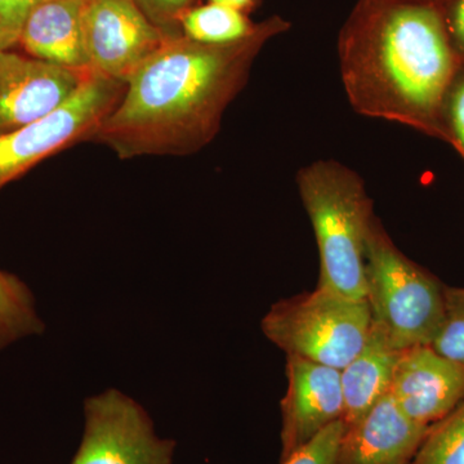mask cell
I'll return each instance as SVG.
<instances>
[{"label": "cell", "mask_w": 464, "mask_h": 464, "mask_svg": "<svg viewBox=\"0 0 464 464\" xmlns=\"http://www.w3.org/2000/svg\"><path fill=\"white\" fill-rule=\"evenodd\" d=\"M289 27L282 17H271L230 44L170 35L128 82L91 141L109 146L121 159L199 151L218 133L262 47Z\"/></svg>", "instance_id": "obj_1"}, {"label": "cell", "mask_w": 464, "mask_h": 464, "mask_svg": "<svg viewBox=\"0 0 464 464\" xmlns=\"http://www.w3.org/2000/svg\"><path fill=\"white\" fill-rule=\"evenodd\" d=\"M340 57L357 112L409 125L450 145L444 105L463 63L439 5L360 0L342 29Z\"/></svg>", "instance_id": "obj_2"}, {"label": "cell", "mask_w": 464, "mask_h": 464, "mask_svg": "<svg viewBox=\"0 0 464 464\" xmlns=\"http://www.w3.org/2000/svg\"><path fill=\"white\" fill-rule=\"evenodd\" d=\"M298 188L317 241L319 288L365 299L366 243L373 208L362 179L333 161H317L298 174Z\"/></svg>", "instance_id": "obj_3"}, {"label": "cell", "mask_w": 464, "mask_h": 464, "mask_svg": "<svg viewBox=\"0 0 464 464\" xmlns=\"http://www.w3.org/2000/svg\"><path fill=\"white\" fill-rule=\"evenodd\" d=\"M372 326L396 351L430 346L444 314V286L405 257L373 219L366 243V295Z\"/></svg>", "instance_id": "obj_4"}, {"label": "cell", "mask_w": 464, "mask_h": 464, "mask_svg": "<svg viewBox=\"0 0 464 464\" xmlns=\"http://www.w3.org/2000/svg\"><path fill=\"white\" fill-rule=\"evenodd\" d=\"M372 328L365 299L319 288L276 302L262 331L286 356L341 371L362 350Z\"/></svg>", "instance_id": "obj_5"}, {"label": "cell", "mask_w": 464, "mask_h": 464, "mask_svg": "<svg viewBox=\"0 0 464 464\" xmlns=\"http://www.w3.org/2000/svg\"><path fill=\"white\" fill-rule=\"evenodd\" d=\"M127 84L91 70L78 92L50 115L0 136V190L39 161L74 143L91 141L121 102Z\"/></svg>", "instance_id": "obj_6"}, {"label": "cell", "mask_w": 464, "mask_h": 464, "mask_svg": "<svg viewBox=\"0 0 464 464\" xmlns=\"http://www.w3.org/2000/svg\"><path fill=\"white\" fill-rule=\"evenodd\" d=\"M84 413L72 464H172L176 442L159 438L142 406L119 391L88 399Z\"/></svg>", "instance_id": "obj_7"}, {"label": "cell", "mask_w": 464, "mask_h": 464, "mask_svg": "<svg viewBox=\"0 0 464 464\" xmlns=\"http://www.w3.org/2000/svg\"><path fill=\"white\" fill-rule=\"evenodd\" d=\"M85 52L93 72L127 84L170 35L133 0H87Z\"/></svg>", "instance_id": "obj_8"}, {"label": "cell", "mask_w": 464, "mask_h": 464, "mask_svg": "<svg viewBox=\"0 0 464 464\" xmlns=\"http://www.w3.org/2000/svg\"><path fill=\"white\" fill-rule=\"evenodd\" d=\"M92 69L72 70L0 51V136L41 121L72 99Z\"/></svg>", "instance_id": "obj_9"}, {"label": "cell", "mask_w": 464, "mask_h": 464, "mask_svg": "<svg viewBox=\"0 0 464 464\" xmlns=\"http://www.w3.org/2000/svg\"><path fill=\"white\" fill-rule=\"evenodd\" d=\"M288 389L282 401V462L338 420H343L341 373L331 366L286 356Z\"/></svg>", "instance_id": "obj_10"}, {"label": "cell", "mask_w": 464, "mask_h": 464, "mask_svg": "<svg viewBox=\"0 0 464 464\" xmlns=\"http://www.w3.org/2000/svg\"><path fill=\"white\" fill-rule=\"evenodd\" d=\"M389 395L415 423L432 426L464 400V368L430 346L401 351Z\"/></svg>", "instance_id": "obj_11"}, {"label": "cell", "mask_w": 464, "mask_h": 464, "mask_svg": "<svg viewBox=\"0 0 464 464\" xmlns=\"http://www.w3.org/2000/svg\"><path fill=\"white\" fill-rule=\"evenodd\" d=\"M427 431L429 427L415 423L386 395L346 426L334 464H409Z\"/></svg>", "instance_id": "obj_12"}, {"label": "cell", "mask_w": 464, "mask_h": 464, "mask_svg": "<svg viewBox=\"0 0 464 464\" xmlns=\"http://www.w3.org/2000/svg\"><path fill=\"white\" fill-rule=\"evenodd\" d=\"M87 0H47L24 24L18 44L29 56L72 70H88L83 35Z\"/></svg>", "instance_id": "obj_13"}, {"label": "cell", "mask_w": 464, "mask_h": 464, "mask_svg": "<svg viewBox=\"0 0 464 464\" xmlns=\"http://www.w3.org/2000/svg\"><path fill=\"white\" fill-rule=\"evenodd\" d=\"M400 351L391 347L382 333L372 326L362 350L340 371L346 426L362 420L389 395Z\"/></svg>", "instance_id": "obj_14"}, {"label": "cell", "mask_w": 464, "mask_h": 464, "mask_svg": "<svg viewBox=\"0 0 464 464\" xmlns=\"http://www.w3.org/2000/svg\"><path fill=\"white\" fill-rule=\"evenodd\" d=\"M183 35L204 44H230L243 41L257 29L243 12L208 3L201 7L190 8L179 20Z\"/></svg>", "instance_id": "obj_15"}, {"label": "cell", "mask_w": 464, "mask_h": 464, "mask_svg": "<svg viewBox=\"0 0 464 464\" xmlns=\"http://www.w3.org/2000/svg\"><path fill=\"white\" fill-rule=\"evenodd\" d=\"M43 331L32 290L16 275L0 270V350Z\"/></svg>", "instance_id": "obj_16"}, {"label": "cell", "mask_w": 464, "mask_h": 464, "mask_svg": "<svg viewBox=\"0 0 464 464\" xmlns=\"http://www.w3.org/2000/svg\"><path fill=\"white\" fill-rule=\"evenodd\" d=\"M409 464H464V400L429 427Z\"/></svg>", "instance_id": "obj_17"}, {"label": "cell", "mask_w": 464, "mask_h": 464, "mask_svg": "<svg viewBox=\"0 0 464 464\" xmlns=\"http://www.w3.org/2000/svg\"><path fill=\"white\" fill-rule=\"evenodd\" d=\"M430 347L464 368V288L444 286V314Z\"/></svg>", "instance_id": "obj_18"}, {"label": "cell", "mask_w": 464, "mask_h": 464, "mask_svg": "<svg viewBox=\"0 0 464 464\" xmlns=\"http://www.w3.org/2000/svg\"><path fill=\"white\" fill-rule=\"evenodd\" d=\"M344 430L343 420L331 424L282 464H334Z\"/></svg>", "instance_id": "obj_19"}, {"label": "cell", "mask_w": 464, "mask_h": 464, "mask_svg": "<svg viewBox=\"0 0 464 464\" xmlns=\"http://www.w3.org/2000/svg\"><path fill=\"white\" fill-rule=\"evenodd\" d=\"M44 2L47 0H0V51L18 44L26 18Z\"/></svg>", "instance_id": "obj_20"}, {"label": "cell", "mask_w": 464, "mask_h": 464, "mask_svg": "<svg viewBox=\"0 0 464 464\" xmlns=\"http://www.w3.org/2000/svg\"><path fill=\"white\" fill-rule=\"evenodd\" d=\"M444 121L450 145L464 159V63L449 88L444 105Z\"/></svg>", "instance_id": "obj_21"}, {"label": "cell", "mask_w": 464, "mask_h": 464, "mask_svg": "<svg viewBox=\"0 0 464 464\" xmlns=\"http://www.w3.org/2000/svg\"><path fill=\"white\" fill-rule=\"evenodd\" d=\"M151 23L169 32L170 27L179 25L182 14L190 9L192 0H133Z\"/></svg>", "instance_id": "obj_22"}, {"label": "cell", "mask_w": 464, "mask_h": 464, "mask_svg": "<svg viewBox=\"0 0 464 464\" xmlns=\"http://www.w3.org/2000/svg\"><path fill=\"white\" fill-rule=\"evenodd\" d=\"M440 7L451 45L464 63V0H447Z\"/></svg>", "instance_id": "obj_23"}, {"label": "cell", "mask_w": 464, "mask_h": 464, "mask_svg": "<svg viewBox=\"0 0 464 464\" xmlns=\"http://www.w3.org/2000/svg\"><path fill=\"white\" fill-rule=\"evenodd\" d=\"M257 2L258 0H209V3L237 9V11L243 12V14H246L250 9L255 8Z\"/></svg>", "instance_id": "obj_24"}, {"label": "cell", "mask_w": 464, "mask_h": 464, "mask_svg": "<svg viewBox=\"0 0 464 464\" xmlns=\"http://www.w3.org/2000/svg\"><path fill=\"white\" fill-rule=\"evenodd\" d=\"M409 2L431 3V5H442L447 0H409Z\"/></svg>", "instance_id": "obj_25"}]
</instances>
